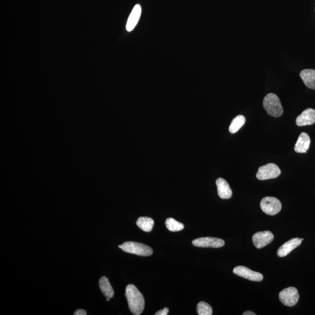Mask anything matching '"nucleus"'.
I'll use <instances>...</instances> for the list:
<instances>
[{
  "mask_svg": "<svg viewBox=\"0 0 315 315\" xmlns=\"http://www.w3.org/2000/svg\"><path fill=\"white\" fill-rule=\"evenodd\" d=\"M166 227L171 232H178L184 229V225L176 221L175 219L169 218L166 221Z\"/></svg>",
  "mask_w": 315,
  "mask_h": 315,
  "instance_id": "6ab92c4d",
  "label": "nucleus"
},
{
  "mask_svg": "<svg viewBox=\"0 0 315 315\" xmlns=\"http://www.w3.org/2000/svg\"><path fill=\"white\" fill-rule=\"evenodd\" d=\"M233 272L236 275L250 280V281L261 282L264 279V276L261 273L252 271L249 268L242 266V265L234 268Z\"/></svg>",
  "mask_w": 315,
  "mask_h": 315,
  "instance_id": "6e6552de",
  "label": "nucleus"
},
{
  "mask_svg": "<svg viewBox=\"0 0 315 315\" xmlns=\"http://www.w3.org/2000/svg\"><path fill=\"white\" fill-rule=\"evenodd\" d=\"M219 197L222 199H229L232 197V192L228 182L222 178L216 181Z\"/></svg>",
  "mask_w": 315,
  "mask_h": 315,
  "instance_id": "f8f14e48",
  "label": "nucleus"
},
{
  "mask_svg": "<svg viewBox=\"0 0 315 315\" xmlns=\"http://www.w3.org/2000/svg\"><path fill=\"white\" fill-rule=\"evenodd\" d=\"M274 235L269 231L256 232L253 235L252 241L256 248L262 249L273 241Z\"/></svg>",
  "mask_w": 315,
  "mask_h": 315,
  "instance_id": "1a4fd4ad",
  "label": "nucleus"
},
{
  "mask_svg": "<svg viewBox=\"0 0 315 315\" xmlns=\"http://www.w3.org/2000/svg\"><path fill=\"white\" fill-rule=\"evenodd\" d=\"M137 225L138 227L146 232H149L154 227V221L151 218L147 216H141L137 219Z\"/></svg>",
  "mask_w": 315,
  "mask_h": 315,
  "instance_id": "f3484780",
  "label": "nucleus"
},
{
  "mask_svg": "<svg viewBox=\"0 0 315 315\" xmlns=\"http://www.w3.org/2000/svg\"><path fill=\"white\" fill-rule=\"evenodd\" d=\"M109 299H110V298H106L107 301H109Z\"/></svg>",
  "mask_w": 315,
  "mask_h": 315,
  "instance_id": "b1692460",
  "label": "nucleus"
},
{
  "mask_svg": "<svg viewBox=\"0 0 315 315\" xmlns=\"http://www.w3.org/2000/svg\"><path fill=\"white\" fill-rule=\"evenodd\" d=\"M99 287L103 294L106 298L111 299L114 297L115 294L114 289L106 277H101L99 280Z\"/></svg>",
  "mask_w": 315,
  "mask_h": 315,
  "instance_id": "dca6fc26",
  "label": "nucleus"
},
{
  "mask_svg": "<svg viewBox=\"0 0 315 315\" xmlns=\"http://www.w3.org/2000/svg\"><path fill=\"white\" fill-rule=\"evenodd\" d=\"M245 121L246 119L244 116H237L236 117L233 118L232 122H231L230 124L229 131L231 133L234 134L236 133V132H238L239 131V129L244 125Z\"/></svg>",
  "mask_w": 315,
  "mask_h": 315,
  "instance_id": "a211bd4d",
  "label": "nucleus"
},
{
  "mask_svg": "<svg viewBox=\"0 0 315 315\" xmlns=\"http://www.w3.org/2000/svg\"><path fill=\"white\" fill-rule=\"evenodd\" d=\"M315 123V110L308 108L296 118V123L299 127L312 125Z\"/></svg>",
  "mask_w": 315,
  "mask_h": 315,
  "instance_id": "9d476101",
  "label": "nucleus"
},
{
  "mask_svg": "<svg viewBox=\"0 0 315 315\" xmlns=\"http://www.w3.org/2000/svg\"><path fill=\"white\" fill-rule=\"evenodd\" d=\"M192 244L199 248H219L224 247L225 242L221 239L213 237H203L193 240Z\"/></svg>",
  "mask_w": 315,
  "mask_h": 315,
  "instance_id": "0eeeda50",
  "label": "nucleus"
},
{
  "mask_svg": "<svg viewBox=\"0 0 315 315\" xmlns=\"http://www.w3.org/2000/svg\"><path fill=\"white\" fill-rule=\"evenodd\" d=\"M141 14V7L140 4L135 5L133 9L131 15L129 16L128 22L126 24V30L128 32H131L136 27L140 18Z\"/></svg>",
  "mask_w": 315,
  "mask_h": 315,
  "instance_id": "ddd939ff",
  "label": "nucleus"
},
{
  "mask_svg": "<svg viewBox=\"0 0 315 315\" xmlns=\"http://www.w3.org/2000/svg\"><path fill=\"white\" fill-rule=\"evenodd\" d=\"M169 309L167 308H165L163 310H160L156 312L155 315H167L168 314Z\"/></svg>",
  "mask_w": 315,
  "mask_h": 315,
  "instance_id": "412c9836",
  "label": "nucleus"
},
{
  "mask_svg": "<svg viewBox=\"0 0 315 315\" xmlns=\"http://www.w3.org/2000/svg\"><path fill=\"white\" fill-rule=\"evenodd\" d=\"M311 144V139L309 135L303 132L299 135L295 145L294 150L297 153H305L307 152Z\"/></svg>",
  "mask_w": 315,
  "mask_h": 315,
  "instance_id": "4468645a",
  "label": "nucleus"
},
{
  "mask_svg": "<svg viewBox=\"0 0 315 315\" xmlns=\"http://www.w3.org/2000/svg\"><path fill=\"white\" fill-rule=\"evenodd\" d=\"M261 207L263 212L267 215L274 216L282 210L281 202L276 198L265 197L261 202Z\"/></svg>",
  "mask_w": 315,
  "mask_h": 315,
  "instance_id": "39448f33",
  "label": "nucleus"
},
{
  "mask_svg": "<svg viewBox=\"0 0 315 315\" xmlns=\"http://www.w3.org/2000/svg\"><path fill=\"white\" fill-rule=\"evenodd\" d=\"M125 295L132 313L135 315L142 313L145 307V300L137 288L133 284L128 285L126 288Z\"/></svg>",
  "mask_w": 315,
  "mask_h": 315,
  "instance_id": "f257e3e1",
  "label": "nucleus"
},
{
  "mask_svg": "<svg viewBox=\"0 0 315 315\" xmlns=\"http://www.w3.org/2000/svg\"><path fill=\"white\" fill-rule=\"evenodd\" d=\"M118 248L126 253L138 256H149L153 253L152 249L149 246L135 242H124L122 245L118 246Z\"/></svg>",
  "mask_w": 315,
  "mask_h": 315,
  "instance_id": "7ed1b4c3",
  "label": "nucleus"
},
{
  "mask_svg": "<svg viewBox=\"0 0 315 315\" xmlns=\"http://www.w3.org/2000/svg\"><path fill=\"white\" fill-rule=\"evenodd\" d=\"M299 75L305 85L309 88L315 90V70L305 69L300 71Z\"/></svg>",
  "mask_w": 315,
  "mask_h": 315,
  "instance_id": "2eb2a0df",
  "label": "nucleus"
},
{
  "mask_svg": "<svg viewBox=\"0 0 315 315\" xmlns=\"http://www.w3.org/2000/svg\"><path fill=\"white\" fill-rule=\"evenodd\" d=\"M244 315H256L255 313H254V312L250 311H246L244 312V314H243Z\"/></svg>",
  "mask_w": 315,
  "mask_h": 315,
  "instance_id": "5701e85b",
  "label": "nucleus"
},
{
  "mask_svg": "<svg viewBox=\"0 0 315 315\" xmlns=\"http://www.w3.org/2000/svg\"><path fill=\"white\" fill-rule=\"evenodd\" d=\"M197 311L199 315H212L213 309L209 303L200 302L198 303Z\"/></svg>",
  "mask_w": 315,
  "mask_h": 315,
  "instance_id": "aec40b11",
  "label": "nucleus"
},
{
  "mask_svg": "<svg viewBox=\"0 0 315 315\" xmlns=\"http://www.w3.org/2000/svg\"><path fill=\"white\" fill-rule=\"evenodd\" d=\"M74 315H87L86 312L83 309H78L76 312H74Z\"/></svg>",
  "mask_w": 315,
  "mask_h": 315,
  "instance_id": "4be33fe9",
  "label": "nucleus"
},
{
  "mask_svg": "<svg viewBox=\"0 0 315 315\" xmlns=\"http://www.w3.org/2000/svg\"><path fill=\"white\" fill-rule=\"evenodd\" d=\"M300 240H301L302 241H303V239H300Z\"/></svg>",
  "mask_w": 315,
  "mask_h": 315,
  "instance_id": "393cba45",
  "label": "nucleus"
},
{
  "mask_svg": "<svg viewBox=\"0 0 315 315\" xmlns=\"http://www.w3.org/2000/svg\"><path fill=\"white\" fill-rule=\"evenodd\" d=\"M299 298L298 291L295 287L284 289L279 294V299L283 305L294 306L297 304Z\"/></svg>",
  "mask_w": 315,
  "mask_h": 315,
  "instance_id": "423d86ee",
  "label": "nucleus"
},
{
  "mask_svg": "<svg viewBox=\"0 0 315 315\" xmlns=\"http://www.w3.org/2000/svg\"><path fill=\"white\" fill-rule=\"evenodd\" d=\"M265 111L271 116L279 117L283 114L281 102L276 94L270 93L265 96L263 102Z\"/></svg>",
  "mask_w": 315,
  "mask_h": 315,
  "instance_id": "f03ea898",
  "label": "nucleus"
},
{
  "mask_svg": "<svg viewBox=\"0 0 315 315\" xmlns=\"http://www.w3.org/2000/svg\"><path fill=\"white\" fill-rule=\"evenodd\" d=\"M301 243L302 241L300 238H296L291 239L290 241L285 242V244L279 248L278 251H277V255L280 257V258H283V257L287 256L291 251H293L295 249L299 247L301 244Z\"/></svg>",
  "mask_w": 315,
  "mask_h": 315,
  "instance_id": "9b49d317",
  "label": "nucleus"
},
{
  "mask_svg": "<svg viewBox=\"0 0 315 315\" xmlns=\"http://www.w3.org/2000/svg\"><path fill=\"white\" fill-rule=\"evenodd\" d=\"M281 174V170L276 164L270 163L259 167L256 178L261 181L275 179Z\"/></svg>",
  "mask_w": 315,
  "mask_h": 315,
  "instance_id": "20e7f679",
  "label": "nucleus"
}]
</instances>
